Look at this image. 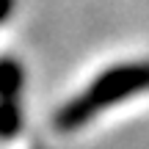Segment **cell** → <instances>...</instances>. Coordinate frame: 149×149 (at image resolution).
<instances>
[{
	"label": "cell",
	"mask_w": 149,
	"mask_h": 149,
	"mask_svg": "<svg viewBox=\"0 0 149 149\" xmlns=\"http://www.w3.org/2000/svg\"><path fill=\"white\" fill-rule=\"evenodd\" d=\"M149 91V61H127V64H116L102 74H97L77 97H72L66 105L55 111V130L61 133H72V130L88 124L105 108H113L124 100Z\"/></svg>",
	"instance_id": "1"
},
{
	"label": "cell",
	"mask_w": 149,
	"mask_h": 149,
	"mask_svg": "<svg viewBox=\"0 0 149 149\" xmlns=\"http://www.w3.org/2000/svg\"><path fill=\"white\" fill-rule=\"evenodd\" d=\"M25 86V69L17 58L3 55L0 58V100H19Z\"/></svg>",
	"instance_id": "2"
},
{
	"label": "cell",
	"mask_w": 149,
	"mask_h": 149,
	"mask_svg": "<svg viewBox=\"0 0 149 149\" xmlns=\"http://www.w3.org/2000/svg\"><path fill=\"white\" fill-rule=\"evenodd\" d=\"M22 130V108L19 100H0V141L17 138Z\"/></svg>",
	"instance_id": "3"
},
{
	"label": "cell",
	"mask_w": 149,
	"mask_h": 149,
	"mask_svg": "<svg viewBox=\"0 0 149 149\" xmlns=\"http://www.w3.org/2000/svg\"><path fill=\"white\" fill-rule=\"evenodd\" d=\"M14 8H17V0H0V25H6L11 19Z\"/></svg>",
	"instance_id": "4"
}]
</instances>
